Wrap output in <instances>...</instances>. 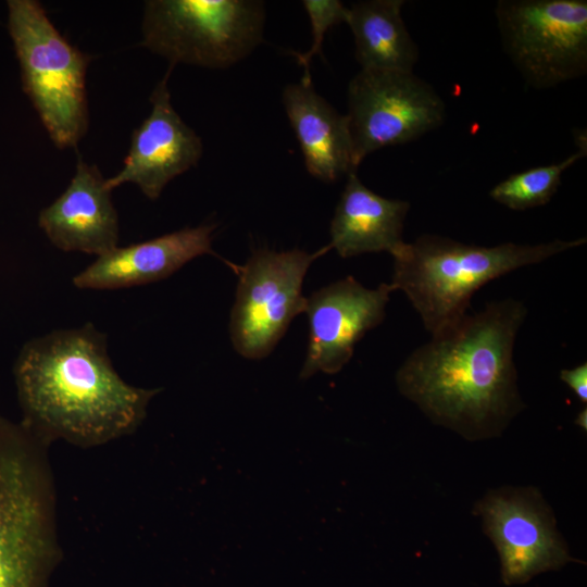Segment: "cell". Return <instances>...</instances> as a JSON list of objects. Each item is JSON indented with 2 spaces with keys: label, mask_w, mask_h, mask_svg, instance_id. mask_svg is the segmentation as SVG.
I'll return each instance as SVG.
<instances>
[{
  "label": "cell",
  "mask_w": 587,
  "mask_h": 587,
  "mask_svg": "<svg viewBox=\"0 0 587 587\" xmlns=\"http://www.w3.org/2000/svg\"><path fill=\"white\" fill-rule=\"evenodd\" d=\"M526 315L512 298L467 313L404 360L398 390L434 424L469 441L501 436L524 409L513 350Z\"/></svg>",
  "instance_id": "cell-1"
},
{
  "label": "cell",
  "mask_w": 587,
  "mask_h": 587,
  "mask_svg": "<svg viewBox=\"0 0 587 587\" xmlns=\"http://www.w3.org/2000/svg\"><path fill=\"white\" fill-rule=\"evenodd\" d=\"M23 425L40 441L96 446L133 432L160 389L128 385L91 323L24 345L14 365Z\"/></svg>",
  "instance_id": "cell-2"
},
{
  "label": "cell",
  "mask_w": 587,
  "mask_h": 587,
  "mask_svg": "<svg viewBox=\"0 0 587 587\" xmlns=\"http://www.w3.org/2000/svg\"><path fill=\"white\" fill-rule=\"evenodd\" d=\"M584 243L586 238L483 247L423 234L392 254L390 284L407 296L425 329L436 335L463 319L473 295L489 282Z\"/></svg>",
  "instance_id": "cell-3"
},
{
  "label": "cell",
  "mask_w": 587,
  "mask_h": 587,
  "mask_svg": "<svg viewBox=\"0 0 587 587\" xmlns=\"http://www.w3.org/2000/svg\"><path fill=\"white\" fill-rule=\"evenodd\" d=\"M40 444L23 425L0 419V587H45L55 558Z\"/></svg>",
  "instance_id": "cell-4"
},
{
  "label": "cell",
  "mask_w": 587,
  "mask_h": 587,
  "mask_svg": "<svg viewBox=\"0 0 587 587\" xmlns=\"http://www.w3.org/2000/svg\"><path fill=\"white\" fill-rule=\"evenodd\" d=\"M8 28L22 85L53 143L75 147L89 123L86 72L90 57L54 27L35 0L8 1Z\"/></svg>",
  "instance_id": "cell-5"
},
{
  "label": "cell",
  "mask_w": 587,
  "mask_h": 587,
  "mask_svg": "<svg viewBox=\"0 0 587 587\" xmlns=\"http://www.w3.org/2000/svg\"><path fill=\"white\" fill-rule=\"evenodd\" d=\"M264 3L257 0H149L141 45L170 61L226 68L262 41Z\"/></svg>",
  "instance_id": "cell-6"
},
{
  "label": "cell",
  "mask_w": 587,
  "mask_h": 587,
  "mask_svg": "<svg viewBox=\"0 0 587 587\" xmlns=\"http://www.w3.org/2000/svg\"><path fill=\"white\" fill-rule=\"evenodd\" d=\"M496 18L503 50L529 86L587 73L586 0H500Z\"/></svg>",
  "instance_id": "cell-7"
},
{
  "label": "cell",
  "mask_w": 587,
  "mask_h": 587,
  "mask_svg": "<svg viewBox=\"0 0 587 587\" xmlns=\"http://www.w3.org/2000/svg\"><path fill=\"white\" fill-rule=\"evenodd\" d=\"M347 99L357 167L370 153L413 141L446 117L441 97L413 72L360 70L348 84Z\"/></svg>",
  "instance_id": "cell-8"
},
{
  "label": "cell",
  "mask_w": 587,
  "mask_h": 587,
  "mask_svg": "<svg viewBox=\"0 0 587 587\" xmlns=\"http://www.w3.org/2000/svg\"><path fill=\"white\" fill-rule=\"evenodd\" d=\"M315 253L258 249L240 266L229 332L235 350L247 359L268 355L295 316L305 311L302 283Z\"/></svg>",
  "instance_id": "cell-9"
},
{
  "label": "cell",
  "mask_w": 587,
  "mask_h": 587,
  "mask_svg": "<svg viewBox=\"0 0 587 587\" xmlns=\"http://www.w3.org/2000/svg\"><path fill=\"white\" fill-rule=\"evenodd\" d=\"M500 559L503 584L520 585L573 562L551 507L533 487L488 490L473 508Z\"/></svg>",
  "instance_id": "cell-10"
},
{
  "label": "cell",
  "mask_w": 587,
  "mask_h": 587,
  "mask_svg": "<svg viewBox=\"0 0 587 587\" xmlns=\"http://www.w3.org/2000/svg\"><path fill=\"white\" fill-rule=\"evenodd\" d=\"M391 284L369 289L352 276L329 284L307 298L309 344L300 378L321 371L339 372L349 362L355 344L385 319Z\"/></svg>",
  "instance_id": "cell-11"
},
{
  "label": "cell",
  "mask_w": 587,
  "mask_h": 587,
  "mask_svg": "<svg viewBox=\"0 0 587 587\" xmlns=\"http://www.w3.org/2000/svg\"><path fill=\"white\" fill-rule=\"evenodd\" d=\"M172 68L150 96L151 112L133 132L122 170L107 179L110 190L133 183L148 199L155 200L172 179L199 162L203 151L201 138L171 102L167 80Z\"/></svg>",
  "instance_id": "cell-12"
},
{
  "label": "cell",
  "mask_w": 587,
  "mask_h": 587,
  "mask_svg": "<svg viewBox=\"0 0 587 587\" xmlns=\"http://www.w3.org/2000/svg\"><path fill=\"white\" fill-rule=\"evenodd\" d=\"M111 191L98 167L79 158L70 185L40 211L38 225L63 251L103 255L118 241V216Z\"/></svg>",
  "instance_id": "cell-13"
},
{
  "label": "cell",
  "mask_w": 587,
  "mask_h": 587,
  "mask_svg": "<svg viewBox=\"0 0 587 587\" xmlns=\"http://www.w3.org/2000/svg\"><path fill=\"white\" fill-rule=\"evenodd\" d=\"M216 225L186 227L127 247H116L73 278L80 289H122L147 285L171 276L202 254H214Z\"/></svg>",
  "instance_id": "cell-14"
},
{
  "label": "cell",
  "mask_w": 587,
  "mask_h": 587,
  "mask_svg": "<svg viewBox=\"0 0 587 587\" xmlns=\"http://www.w3.org/2000/svg\"><path fill=\"white\" fill-rule=\"evenodd\" d=\"M283 103L310 175L333 183L357 172L348 117L320 96L312 83L287 85Z\"/></svg>",
  "instance_id": "cell-15"
},
{
  "label": "cell",
  "mask_w": 587,
  "mask_h": 587,
  "mask_svg": "<svg viewBox=\"0 0 587 587\" xmlns=\"http://www.w3.org/2000/svg\"><path fill=\"white\" fill-rule=\"evenodd\" d=\"M409 210L408 201L375 193L352 172L330 222L328 247L346 259L382 251L392 255L405 242L402 233Z\"/></svg>",
  "instance_id": "cell-16"
},
{
  "label": "cell",
  "mask_w": 587,
  "mask_h": 587,
  "mask_svg": "<svg viewBox=\"0 0 587 587\" xmlns=\"http://www.w3.org/2000/svg\"><path fill=\"white\" fill-rule=\"evenodd\" d=\"M403 0H363L348 8L355 59L361 70L413 72L419 48L405 27Z\"/></svg>",
  "instance_id": "cell-17"
},
{
  "label": "cell",
  "mask_w": 587,
  "mask_h": 587,
  "mask_svg": "<svg viewBox=\"0 0 587 587\" xmlns=\"http://www.w3.org/2000/svg\"><path fill=\"white\" fill-rule=\"evenodd\" d=\"M586 155V146L559 163L532 167L510 175L489 191L496 202L515 211L548 203L561 184L563 172Z\"/></svg>",
  "instance_id": "cell-18"
},
{
  "label": "cell",
  "mask_w": 587,
  "mask_h": 587,
  "mask_svg": "<svg viewBox=\"0 0 587 587\" xmlns=\"http://www.w3.org/2000/svg\"><path fill=\"white\" fill-rule=\"evenodd\" d=\"M301 3L310 20L312 45L308 51L292 52V55L304 70L301 82L312 83L310 62L315 54L321 53L325 34L333 26L347 22L348 7L339 0H303Z\"/></svg>",
  "instance_id": "cell-19"
},
{
  "label": "cell",
  "mask_w": 587,
  "mask_h": 587,
  "mask_svg": "<svg viewBox=\"0 0 587 587\" xmlns=\"http://www.w3.org/2000/svg\"><path fill=\"white\" fill-rule=\"evenodd\" d=\"M560 378L576 397L584 403L587 401V363L584 362L573 369H563Z\"/></svg>",
  "instance_id": "cell-20"
},
{
  "label": "cell",
  "mask_w": 587,
  "mask_h": 587,
  "mask_svg": "<svg viewBox=\"0 0 587 587\" xmlns=\"http://www.w3.org/2000/svg\"><path fill=\"white\" fill-rule=\"evenodd\" d=\"M574 423L579 426L584 432L587 430V409L584 408L575 419Z\"/></svg>",
  "instance_id": "cell-21"
}]
</instances>
